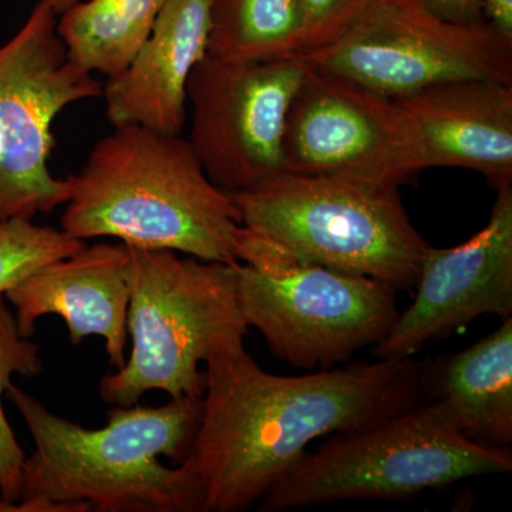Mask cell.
Returning a JSON list of instances; mask_svg holds the SVG:
<instances>
[{
    "label": "cell",
    "mask_w": 512,
    "mask_h": 512,
    "mask_svg": "<svg viewBox=\"0 0 512 512\" xmlns=\"http://www.w3.org/2000/svg\"><path fill=\"white\" fill-rule=\"evenodd\" d=\"M431 360L377 359L302 376L266 372L244 346L205 362L200 426L180 466L200 512H241L312 441L372 426L430 400Z\"/></svg>",
    "instance_id": "cell-1"
},
{
    "label": "cell",
    "mask_w": 512,
    "mask_h": 512,
    "mask_svg": "<svg viewBox=\"0 0 512 512\" xmlns=\"http://www.w3.org/2000/svg\"><path fill=\"white\" fill-rule=\"evenodd\" d=\"M6 396L35 451L22 468L18 503L5 512H200L190 456L201 399L160 407H111L107 424L86 429L9 383Z\"/></svg>",
    "instance_id": "cell-2"
},
{
    "label": "cell",
    "mask_w": 512,
    "mask_h": 512,
    "mask_svg": "<svg viewBox=\"0 0 512 512\" xmlns=\"http://www.w3.org/2000/svg\"><path fill=\"white\" fill-rule=\"evenodd\" d=\"M70 180L60 225L74 238L113 237L128 247L239 262L237 205L180 136L138 124L114 126Z\"/></svg>",
    "instance_id": "cell-3"
},
{
    "label": "cell",
    "mask_w": 512,
    "mask_h": 512,
    "mask_svg": "<svg viewBox=\"0 0 512 512\" xmlns=\"http://www.w3.org/2000/svg\"><path fill=\"white\" fill-rule=\"evenodd\" d=\"M126 245V244H124ZM133 348L123 369L100 380V397L130 407L153 390L201 399V363L245 345L249 326L238 303L237 264L181 258L168 249L128 247Z\"/></svg>",
    "instance_id": "cell-4"
},
{
    "label": "cell",
    "mask_w": 512,
    "mask_h": 512,
    "mask_svg": "<svg viewBox=\"0 0 512 512\" xmlns=\"http://www.w3.org/2000/svg\"><path fill=\"white\" fill-rule=\"evenodd\" d=\"M510 447L468 440L443 404L427 402L363 429L330 434L258 503L274 512L350 500H406L458 481L511 473Z\"/></svg>",
    "instance_id": "cell-5"
},
{
    "label": "cell",
    "mask_w": 512,
    "mask_h": 512,
    "mask_svg": "<svg viewBox=\"0 0 512 512\" xmlns=\"http://www.w3.org/2000/svg\"><path fill=\"white\" fill-rule=\"evenodd\" d=\"M235 247L242 316L296 369H330L375 348L399 315L386 282L316 264L244 225Z\"/></svg>",
    "instance_id": "cell-6"
},
{
    "label": "cell",
    "mask_w": 512,
    "mask_h": 512,
    "mask_svg": "<svg viewBox=\"0 0 512 512\" xmlns=\"http://www.w3.org/2000/svg\"><path fill=\"white\" fill-rule=\"evenodd\" d=\"M229 195L244 227L316 264L396 291H414L431 248L393 185L282 171Z\"/></svg>",
    "instance_id": "cell-7"
},
{
    "label": "cell",
    "mask_w": 512,
    "mask_h": 512,
    "mask_svg": "<svg viewBox=\"0 0 512 512\" xmlns=\"http://www.w3.org/2000/svg\"><path fill=\"white\" fill-rule=\"evenodd\" d=\"M293 55L393 100L454 80L512 83L511 39L485 20L440 18L417 0H370L338 39Z\"/></svg>",
    "instance_id": "cell-8"
},
{
    "label": "cell",
    "mask_w": 512,
    "mask_h": 512,
    "mask_svg": "<svg viewBox=\"0 0 512 512\" xmlns=\"http://www.w3.org/2000/svg\"><path fill=\"white\" fill-rule=\"evenodd\" d=\"M101 93L103 84L67 56L55 10L39 0L0 46V222L33 221L69 201L70 175L53 177L47 164L53 121L69 104Z\"/></svg>",
    "instance_id": "cell-9"
},
{
    "label": "cell",
    "mask_w": 512,
    "mask_h": 512,
    "mask_svg": "<svg viewBox=\"0 0 512 512\" xmlns=\"http://www.w3.org/2000/svg\"><path fill=\"white\" fill-rule=\"evenodd\" d=\"M426 168L419 131L396 100L306 67L286 114L284 171L400 187Z\"/></svg>",
    "instance_id": "cell-10"
},
{
    "label": "cell",
    "mask_w": 512,
    "mask_h": 512,
    "mask_svg": "<svg viewBox=\"0 0 512 512\" xmlns=\"http://www.w3.org/2000/svg\"><path fill=\"white\" fill-rule=\"evenodd\" d=\"M301 57H202L187 83L190 144L205 173L234 192L284 171L286 114L306 72Z\"/></svg>",
    "instance_id": "cell-11"
},
{
    "label": "cell",
    "mask_w": 512,
    "mask_h": 512,
    "mask_svg": "<svg viewBox=\"0 0 512 512\" xmlns=\"http://www.w3.org/2000/svg\"><path fill=\"white\" fill-rule=\"evenodd\" d=\"M416 296L399 312L377 359L416 356L483 315L512 316V185L497 190L490 220L454 248H430L414 286Z\"/></svg>",
    "instance_id": "cell-12"
},
{
    "label": "cell",
    "mask_w": 512,
    "mask_h": 512,
    "mask_svg": "<svg viewBox=\"0 0 512 512\" xmlns=\"http://www.w3.org/2000/svg\"><path fill=\"white\" fill-rule=\"evenodd\" d=\"M5 298L15 306L16 325L25 338H32L37 319L57 315L73 345L100 336L111 366L126 365L130 259L123 242L84 245L23 279Z\"/></svg>",
    "instance_id": "cell-13"
},
{
    "label": "cell",
    "mask_w": 512,
    "mask_h": 512,
    "mask_svg": "<svg viewBox=\"0 0 512 512\" xmlns=\"http://www.w3.org/2000/svg\"><path fill=\"white\" fill-rule=\"evenodd\" d=\"M212 0H170L126 69L109 77L101 96L113 126L138 124L180 136L187 83L207 55Z\"/></svg>",
    "instance_id": "cell-14"
},
{
    "label": "cell",
    "mask_w": 512,
    "mask_h": 512,
    "mask_svg": "<svg viewBox=\"0 0 512 512\" xmlns=\"http://www.w3.org/2000/svg\"><path fill=\"white\" fill-rule=\"evenodd\" d=\"M420 134L426 167L477 171L512 185V83L454 80L396 100Z\"/></svg>",
    "instance_id": "cell-15"
},
{
    "label": "cell",
    "mask_w": 512,
    "mask_h": 512,
    "mask_svg": "<svg viewBox=\"0 0 512 512\" xmlns=\"http://www.w3.org/2000/svg\"><path fill=\"white\" fill-rule=\"evenodd\" d=\"M430 397L474 443H512V316L470 348L431 362Z\"/></svg>",
    "instance_id": "cell-16"
},
{
    "label": "cell",
    "mask_w": 512,
    "mask_h": 512,
    "mask_svg": "<svg viewBox=\"0 0 512 512\" xmlns=\"http://www.w3.org/2000/svg\"><path fill=\"white\" fill-rule=\"evenodd\" d=\"M170 0H87L60 15L57 33L74 64L107 77L131 63Z\"/></svg>",
    "instance_id": "cell-17"
},
{
    "label": "cell",
    "mask_w": 512,
    "mask_h": 512,
    "mask_svg": "<svg viewBox=\"0 0 512 512\" xmlns=\"http://www.w3.org/2000/svg\"><path fill=\"white\" fill-rule=\"evenodd\" d=\"M303 20L298 0H212L207 55L258 62L298 53Z\"/></svg>",
    "instance_id": "cell-18"
},
{
    "label": "cell",
    "mask_w": 512,
    "mask_h": 512,
    "mask_svg": "<svg viewBox=\"0 0 512 512\" xmlns=\"http://www.w3.org/2000/svg\"><path fill=\"white\" fill-rule=\"evenodd\" d=\"M43 370L40 348L20 335L15 315L10 312L5 295H0V512L20 500L22 468L26 454L20 446L3 410L2 396L13 375L35 377Z\"/></svg>",
    "instance_id": "cell-19"
},
{
    "label": "cell",
    "mask_w": 512,
    "mask_h": 512,
    "mask_svg": "<svg viewBox=\"0 0 512 512\" xmlns=\"http://www.w3.org/2000/svg\"><path fill=\"white\" fill-rule=\"evenodd\" d=\"M84 245L62 228L42 227L20 218L0 222V295Z\"/></svg>",
    "instance_id": "cell-20"
},
{
    "label": "cell",
    "mask_w": 512,
    "mask_h": 512,
    "mask_svg": "<svg viewBox=\"0 0 512 512\" xmlns=\"http://www.w3.org/2000/svg\"><path fill=\"white\" fill-rule=\"evenodd\" d=\"M303 20V50L328 45L338 39L370 0H298Z\"/></svg>",
    "instance_id": "cell-21"
},
{
    "label": "cell",
    "mask_w": 512,
    "mask_h": 512,
    "mask_svg": "<svg viewBox=\"0 0 512 512\" xmlns=\"http://www.w3.org/2000/svg\"><path fill=\"white\" fill-rule=\"evenodd\" d=\"M424 8L450 22L471 25L483 22L484 0H417Z\"/></svg>",
    "instance_id": "cell-22"
},
{
    "label": "cell",
    "mask_w": 512,
    "mask_h": 512,
    "mask_svg": "<svg viewBox=\"0 0 512 512\" xmlns=\"http://www.w3.org/2000/svg\"><path fill=\"white\" fill-rule=\"evenodd\" d=\"M483 18L491 28L512 40V0H484Z\"/></svg>",
    "instance_id": "cell-23"
},
{
    "label": "cell",
    "mask_w": 512,
    "mask_h": 512,
    "mask_svg": "<svg viewBox=\"0 0 512 512\" xmlns=\"http://www.w3.org/2000/svg\"><path fill=\"white\" fill-rule=\"evenodd\" d=\"M80 0H47L50 8L55 10L57 16L62 15V13L66 12L67 9L72 8L73 5H76Z\"/></svg>",
    "instance_id": "cell-24"
},
{
    "label": "cell",
    "mask_w": 512,
    "mask_h": 512,
    "mask_svg": "<svg viewBox=\"0 0 512 512\" xmlns=\"http://www.w3.org/2000/svg\"><path fill=\"white\" fill-rule=\"evenodd\" d=\"M0 501H2V488H0Z\"/></svg>",
    "instance_id": "cell-25"
}]
</instances>
